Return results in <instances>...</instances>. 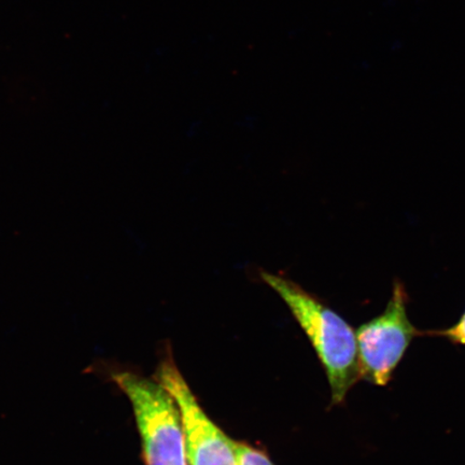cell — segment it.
Wrapping results in <instances>:
<instances>
[{
  "label": "cell",
  "instance_id": "cell-1",
  "mask_svg": "<svg viewBox=\"0 0 465 465\" xmlns=\"http://www.w3.org/2000/svg\"><path fill=\"white\" fill-rule=\"evenodd\" d=\"M261 278L281 296L311 341L327 373L332 405L344 402L360 380L356 332L346 320L290 278L262 272Z\"/></svg>",
  "mask_w": 465,
  "mask_h": 465
},
{
  "label": "cell",
  "instance_id": "cell-2",
  "mask_svg": "<svg viewBox=\"0 0 465 465\" xmlns=\"http://www.w3.org/2000/svg\"><path fill=\"white\" fill-rule=\"evenodd\" d=\"M114 381L131 401L145 465H188L183 418L171 393L130 371L114 374Z\"/></svg>",
  "mask_w": 465,
  "mask_h": 465
},
{
  "label": "cell",
  "instance_id": "cell-3",
  "mask_svg": "<svg viewBox=\"0 0 465 465\" xmlns=\"http://www.w3.org/2000/svg\"><path fill=\"white\" fill-rule=\"evenodd\" d=\"M409 301L404 284L397 279L386 310L357 330L360 378L373 385H388L411 341L424 334L407 316Z\"/></svg>",
  "mask_w": 465,
  "mask_h": 465
},
{
  "label": "cell",
  "instance_id": "cell-4",
  "mask_svg": "<svg viewBox=\"0 0 465 465\" xmlns=\"http://www.w3.org/2000/svg\"><path fill=\"white\" fill-rule=\"evenodd\" d=\"M154 378L171 393L179 407L188 465H237L235 440L203 411L174 363L170 347Z\"/></svg>",
  "mask_w": 465,
  "mask_h": 465
},
{
  "label": "cell",
  "instance_id": "cell-5",
  "mask_svg": "<svg viewBox=\"0 0 465 465\" xmlns=\"http://www.w3.org/2000/svg\"><path fill=\"white\" fill-rule=\"evenodd\" d=\"M237 465H275L265 451L254 449L253 446L235 441Z\"/></svg>",
  "mask_w": 465,
  "mask_h": 465
},
{
  "label": "cell",
  "instance_id": "cell-6",
  "mask_svg": "<svg viewBox=\"0 0 465 465\" xmlns=\"http://www.w3.org/2000/svg\"><path fill=\"white\" fill-rule=\"evenodd\" d=\"M426 335H433L439 337H444L449 340L452 344L465 346V312L462 313L460 319L456 324L449 329L440 331H428L424 332Z\"/></svg>",
  "mask_w": 465,
  "mask_h": 465
}]
</instances>
